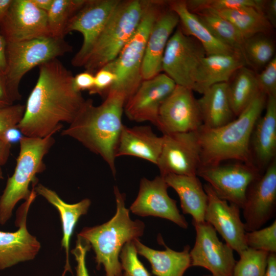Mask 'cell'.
<instances>
[{"label": "cell", "mask_w": 276, "mask_h": 276, "mask_svg": "<svg viewBox=\"0 0 276 276\" xmlns=\"http://www.w3.org/2000/svg\"><path fill=\"white\" fill-rule=\"evenodd\" d=\"M38 67L37 82L17 127L25 136L42 138L60 130L62 122L71 123L85 100L74 88L73 74L58 58Z\"/></svg>", "instance_id": "1"}, {"label": "cell", "mask_w": 276, "mask_h": 276, "mask_svg": "<svg viewBox=\"0 0 276 276\" xmlns=\"http://www.w3.org/2000/svg\"><path fill=\"white\" fill-rule=\"evenodd\" d=\"M126 99L121 93L109 90L103 102L95 106L85 100L78 113L61 132L91 152L100 155L113 175L116 173V153L123 124L122 118Z\"/></svg>", "instance_id": "2"}, {"label": "cell", "mask_w": 276, "mask_h": 276, "mask_svg": "<svg viewBox=\"0 0 276 276\" xmlns=\"http://www.w3.org/2000/svg\"><path fill=\"white\" fill-rule=\"evenodd\" d=\"M266 99L260 93L236 119L222 126L209 128L202 125L197 131L200 167L216 165L227 160L251 163V137Z\"/></svg>", "instance_id": "3"}, {"label": "cell", "mask_w": 276, "mask_h": 276, "mask_svg": "<svg viewBox=\"0 0 276 276\" xmlns=\"http://www.w3.org/2000/svg\"><path fill=\"white\" fill-rule=\"evenodd\" d=\"M116 201L115 215L107 222L93 227L83 228L78 236L87 241L95 254L97 267L103 266L105 276H120L119 256L127 242L143 236L145 224L140 220H132L125 206L126 196L114 187Z\"/></svg>", "instance_id": "4"}, {"label": "cell", "mask_w": 276, "mask_h": 276, "mask_svg": "<svg viewBox=\"0 0 276 276\" xmlns=\"http://www.w3.org/2000/svg\"><path fill=\"white\" fill-rule=\"evenodd\" d=\"M55 142L53 134L42 138L23 136L20 140L14 171L8 178L0 196L1 225L5 224L11 218L18 202L30 198L32 193L30 185L38 180L36 175L45 169L44 157Z\"/></svg>", "instance_id": "5"}, {"label": "cell", "mask_w": 276, "mask_h": 276, "mask_svg": "<svg viewBox=\"0 0 276 276\" xmlns=\"http://www.w3.org/2000/svg\"><path fill=\"white\" fill-rule=\"evenodd\" d=\"M166 6V1L144 0L137 28L117 58L108 63L116 77L109 90L122 94L126 101L143 80L141 68L148 37L155 21Z\"/></svg>", "instance_id": "6"}, {"label": "cell", "mask_w": 276, "mask_h": 276, "mask_svg": "<svg viewBox=\"0 0 276 276\" xmlns=\"http://www.w3.org/2000/svg\"><path fill=\"white\" fill-rule=\"evenodd\" d=\"M144 6V0L120 1L83 66L85 71L95 74L117 58L137 28Z\"/></svg>", "instance_id": "7"}, {"label": "cell", "mask_w": 276, "mask_h": 276, "mask_svg": "<svg viewBox=\"0 0 276 276\" xmlns=\"http://www.w3.org/2000/svg\"><path fill=\"white\" fill-rule=\"evenodd\" d=\"M72 51L73 47L64 38L50 36L7 43L6 68L4 77L13 101L21 98L19 84L26 73L35 66Z\"/></svg>", "instance_id": "8"}, {"label": "cell", "mask_w": 276, "mask_h": 276, "mask_svg": "<svg viewBox=\"0 0 276 276\" xmlns=\"http://www.w3.org/2000/svg\"><path fill=\"white\" fill-rule=\"evenodd\" d=\"M206 55L202 45L178 26L170 37L162 61V71L177 85L192 90L197 69Z\"/></svg>", "instance_id": "9"}, {"label": "cell", "mask_w": 276, "mask_h": 276, "mask_svg": "<svg viewBox=\"0 0 276 276\" xmlns=\"http://www.w3.org/2000/svg\"><path fill=\"white\" fill-rule=\"evenodd\" d=\"M261 174L252 163L200 167L197 176L205 180L221 198L242 209L249 185Z\"/></svg>", "instance_id": "10"}, {"label": "cell", "mask_w": 276, "mask_h": 276, "mask_svg": "<svg viewBox=\"0 0 276 276\" xmlns=\"http://www.w3.org/2000/svg\"><path fill=\"white\" fill-rule=\"evenodd\" d=\"M192 224L196 237L190 251L191 266L203 267L213 276H233L236 262L233 249L219 239L215 229L206 221L192 220Z\"/></svg>", "instance_id": "11"}, {"label": "cell", "mask_w": 276, "mask_h": 276, "mask_svg": "<svg viewBox=\"0 0 276 276\" xmlns=\"http://www.w3.org/2000/svg\"><path fill=\"white\" fill-rule=\"evenodd\" d=\"M120 0H86L66 27L65 35L73 31L80 33L83 42L71 60L76 67L83 66L98 37Z\"/></svg>", "instance_id": "12"}, {"label": "cell", "mask_w": 276, "mask_h": 276, "mask_svg": "<svg viewBox=\"0 0 276 276\" xmlns=\"http://www.w3.org/2000/svg\"><path fill=\"white\" fill-rule=\"evenodd\" d=\"M163 143L156 166L160 176H197L201 166L197 131L163 134Z\"/></svg>", "instance_id": "13"}, {"label": "cell", "mask_w": 276, "mask_h": 276, "mask_svg": "<svg viewBox=\"0 0 276 276\" xmlns=\"http://www.w3.org/2000/svg\"><path fill=\"white\" fill-rule=\"evenodd\" d=\"M243 210L246 232L261 228L276 212V160L247 188Z\"/></svg>", "instance_id": "14"}, {"label": "cell", "mask_w": 276, "mask_h": 276, "mask_svg": "<svg viewBox=\"0 0 276 276\" xmlns=\"http://www.w3.org/2000/svg\"><path fill=\"white\" fill-rule=\"evenodd\" d=\"M202 125L193 91L176 85L159 108L156 127L167 134L197 131Z\"/></svg>", "instance_id": "15"}, {"label": "cell", "mask_w": 276, "mask_h": 276, "mask_svg": "<svg viewBox=\"0 0 276 276\" xmlns=\"http://www.w3.org/2000/svg\"><path fill=\"white\" fill-rule=\"evenodd\" d=\"M169 187L164 177L160 175L152 180L142 178L137 196L130 206L129 211L141 217L164 218L187 229L188 223L180 213L176 201L168 195Z\"/></svg>", "instance_id": "16"}, {"label": "cell", "mask_w": 276, "mask_h": 276, "mask_svg": "<svg viewBox=\"0 0 276 276\" xmlns=\"http://www.w3.org/2000/svg\"><path fill=\"white\" fill-rule=\"evenodd\" d=\"M203 188L208 197L204 221L214 227L226 244L239 254L247 248L246 232L240 217L241 209L219 197L208 183H205Z\"/></svg>", "instance_id": "17"}, {"label": "cell", "mask_w": 276, "mask_h": 276, "mask_svg": "<svg viewBox=\"0 0 276 276\" xmlns=\"http://www.w3.org/2000/svg\"><path fill=\"white\" fill-rule=\"evenodd\" d=\"M37 195L32 188L30 198L17 210L16 232L0 231V270L34 259L40 249V242L27 227L28 211Z\"/></svg>", "instance_id": "18"}, {"label": "cell", "mask_w": 276, "mask_h": 276, "mask_svg": "<svg viewBox=\"0 0 276 276\" xmlns=\"http://www.w3.org/2000/svg\"><path fill=\"white\" fill-rule=\"evenodd\" d=\"M176 85L165 73L143 80L125 102L124 110L127 118L136 122H150L157 126L159 108Z\"/></svg>", "instance_id": "19"}, {"label": "cell", "mask_w": 276, "mask_h": 276, "mask_svg": "<svg viewBox=\"0 0 276 276\" xmlns=\"http://www.w3.org/2000/svg\"><path fill=\"white\" fill-rule=\"evenodd\" d=\"M0 34L7 43L49 36L47 13L37 8L32 0H13L0 23Z\"/></svg>", "instance_id": "20"}, {"label": "cell", "mask_w": 276, "mask_h": 276, "mask_svg": "<svg viewBox=\"0 0 276 276\" xmlns=\"http://www.w3.org/2000/svg\"><path fill=\"white\" fill-rule=\"evenodd\" d=\"M179 20L167 6L158 15L149 34L142 65L143 80L151 78L162 72V61L168 41Z\"/></svg>", "instance_id": "21"}, {"label": "cell", "mask_w": 276, "mask_h": 276, "mask_svg": "<svg viewBox=\"0 0 276 276\" xmlns=\"http://www.w3.org/2000/svg\"><path fill=\"white\" fill-rule=\"evenodd\" d=\"M246 66L240 52L206 55L196 72L192 90L203 94L211 86L227 83L235 72Z\"/></svg>", "instance_id": "22"}, {"label": "cell", "mask_w": 276, "mask_h": 276, "mask_svg": "<svg viewBox=\"0 0 276 276\" xmlns=\"http://www.w3.org/2000/svg\"><path fill=\"white\" fill-rule=\"evenodd\" d=\"M163 143V136H158L149 126L128 127L124 125L119 137L116 156H133L156 165Z\"/></svg>", "instance_id": "23"}, {"label": "cell", "mask_w": 276, "mask_h": 276, "mask_svg": "<svg viewBox=\"0 0 276 276\" xmlns=\"http://www.w3.org/2000/svg\"><path fill=\"white\" fill-rule=\"evenodd\" d=\"M157 239L158 243L165 246V250L153 249L136 239L134 242L137 254L149 261L152 272L156 276H183L186 271L191 266L190 246L187 244L182 251H177L167 246L161 236Z\"/></svg>", "instance_id": "24"}, {"label": "cell", "mask_w": 276, "mask_h": 276, "mask_svg": "<svg viewBox=\"0 0 276 276\" xmlns=\"http://www.w3.org/2000/svg\"><path fill=\"white\" fill-rule=\"evenodd\" d=\"M37 182L38 180L32 183V187L37 194L44 198L54 206L60 215L63 233L61 246L64 248L66 254V264L63 273L64 274L67 271H71L69 263L71 238L80 217L87 213L91 201L89 199L85 198L76 203H67L63 201L55 191Z\"/></svg>", "instance_id": "25"}, {"label": "cell", "mask_w": 276, "mask_h": 276, "mask_svg": "<svg viewBox=\"0 0 276 276\" xmlns=\"http://www.w3.org/2000/svg\"><path fill=\"white\" fill-rule=\"evenodd\" d=\"M265 112L257 120L250 145L260 166H268L276 154V96H267Z\"/></svg>", "instance_id": "26"}, {"label": "cell", "mask_w": 276, "mask_h": 276, "mask_svg": "<svg viewBox=\"0 0 276 276\" xmlns=\"http://www.w3.org/2000/svg\"><path fill=\"white\" fill-rule=\"evenodd\" d=\"M164 177L177 193L182 213L190 215L192 221H204L208 197L197 176L169 174Z\"/></svg>", "instance_id": "27"}, {"label": "cell", "mask_w": 276, "mask_h": 276, "mask_svg": "<svg viewBox=\"0 0 276 276\" xmlns=\"http://www.w3.org/2000/svg\"><path fill=\"white\" fill-rule=\"evenodd\" d=\"M167 5L178 16L183 32L196 39L204 48L206 55L239 52L215 38L197 15L189 11L186 1H167Z\"/></svg>", "instance_id": "28"}, {"label": "cell", "mask_w": 276, "mask_h": 276, "mask_svg": "<svg viewBox=\"0 0 276 276\" xmlns=\"http://www.w3.org/2000/svg\"><path fill=\"white\" fill-rule=\"evenodd\" d=\"M202 95L197 100L204 127L216 128L234 120L227 83L215 84Z\"/></svg>", "instance_id": "29"}, {"label": "cell", "mask_w": 276, "mask_h": 276, "mask_svg": "<svg viewBox=\"0 0 276 276\" xmlns=\"http://www.w3.org/2000/svg\"><path fill=\"white\" fill-rule=\"evenodd\" d=\"M228 95L235 116H238L261 93L256 73L247 66L237 70L227 82Z\"/></svg>", "instance_id": "30"}, {"label": "cell", "mask_w": 276, "mask_h": 276, "mask_svg": "<svg viewBox=\"0 0 276 276\" xmlns=\"http://www.w3.org/2000/svg\"><path fill=\"white\" fill-rule=\"evenodd\" d=\"M214 11L231 22L244 38L258 33L270 34L273 29L263 13L253 7Z\"/></svg>", "instance_id": "31"}, {"label": "cell", "mask_w": 276, "mask_h": 276, "mask_svg": "<svg viewBox=\"0 0 276 276\" xmlns=\"http://www.w3.org/2000/svg\"><path fill=\"white\" fill-rule=\"evenodd\" d=\"M195 14L215 38L242 54L244 38L231 22L212 10H203Z\"/></svg>", "instance_id": "32"}, {"label": "cell", "mask_w": 276, "mask_h": 276, "mask_svg": "<svg viewBox=\"0 0 276 276\" xmlns=\"http://www.w3.org/2000/svg\"><path fill=\"white\" fill-rule=\"evenodd\" d=\"M269 35L258 33L244 39L242 54L246 66L254 72L261 71L275 56L274 43Z\"/></svg>", "instance_id": "33"}, {"label": "cell", "mask_w": 276, "mask_h": 276, "mask_svg": "<svg viewBox=\"0 0 276 276\" xmlns=\"http://www.w3.org/2000/svg\"><path fill=\"white\" fill-rule=\"evenodd\" d=\"M86 0H54L47 12V24L51 36L64 38L70 19L81 8Z\"/></svg>", "instance_id": "34"}, {"label": "cell", "mask_w": 276, "mask_h": 276, "mask_svg": "<svg viewBox=\"0 0 276 276\" xmlns=\"http://www.w3.org/2000/svg\"><path fill=\"white\" fill-rule=\"evenodd\" d=\"M269 253L247 247L239 254L233 276H264Z\"/></svg>", "instance_id": "35"}, {"label": "cell", "mask_w": 276, "mask_h": 276, "mask_svg": "<svg viewBox=\"0 0 276 276\" xmlns=\"http://www.w3.org/2000/svg\"><path fill=\"white\" fill-rule=\"evenodd\" d=\"M265 2V0L186 1L188 9L194 13L205 9L219 11L245 7H253L262 12Z\"/></svg>", "instance_id": "36"}, {"label": "cell", "mask_w": 276, "mask_h": 276, "mask_svg": "<svg viewBox=\"0 0 276 276\" xmlns=\"http://www.w3.org/2000/svg\"><path fill=\"white\" fill-rule=\"evenodd\" d=\"M245 242L247 247L276 253V221L263 228L246 232Z\"/></svg>", "instance_id": "37"}, {"label": "cell", "mask_w": 276, "mask_h": 276, "mask_svg": "<svg viewBox=\"0 0 276 276\" xmlns=\"http://www.w3.org/2000/svg\"><path fill=\"white\" fill-rule=\"evenodd\" d=\"M119 259L121 268L120 276H151L137 257L134 240L123 246Z\"/></svg>", "instance_id": "38"}, {"label": "cell", "mask_w": 276, "mask_h": 276, "mask_svg": "<svg viewBox=\"0 0 276 276\" xmlns=\"http://www.w3.org/2000/svg\"><path fill=\"white\" fill-rule=\"evenodd\" d=\"M25 109V105L14 104L0 109V139L5 140L6 132L17 127L21 121Z\"/></svg>", "instance_id": "39"}, {"label": "cell", "mask_w": 276, "mask_h": 276, "mask_svg": "<svg viewBox=\"0 0 276 276\" xmlns=\"http://www.w3.org/2000/svg\"><path fill=\"white\" fill-rule=\"evenodd\" d=\"M256 79L260 91L266 96H276V56L258 73Z\"/></svg>", "instance_id": "40"}, {"label": "cell", "mask_w": 276, "mask_h": 276, "mask_svg": "<svg viewBox=\"0 0 276 276\" xmlns=\"http://www.w3.org/2000/svg\"><path fill=\"white\" fill-rule=\"evenodd\" d=\"M116 79V75L109 65H106L94 74V85L89 93L106 96Z\"/></svg>", "instance_id": "41"}, {"label": "cell", "mask_w": 276, "mask_h": 276, "mask_svg": "<svg viewBox=\"0 0 276 276\" xmlns=\"http://www.w3.org/2000/svg\"><path fill=\"white\" fill-rule=\"evenodd\" d=\"M91 248L90 244L87 241L77 236L76 246L71 250L77 262L76 276H89L85 259L87 252Z\"/></svg>", "instance_id": "42"}, {"label": "cell", "mask_w": 276, "mask_h": 276, "mask_svg": "<svg viewBox=\"0 0 276 276\" xmlns=\"http://www.w3.org/2000/svg\"><path fill=\"white\" fill-rule=\"evenodd\" d=\"M94 85V74L85 71L79 73L73 78V85L78 91L87 90L89 91Z\"/></svg>", "instance_id": "43"}, {"label": "cell", "mask_w": 276, "mask_h": 276, "mask_svg": "<svg viewBox=\"0 0 276 276\" xmlns=\"http://www.w3.org/2000/svg\"><path fill=\"white\" fill-rule=\"evenodd\" d=\"M263 14L273 28L276 27V0H266Z\"/></svg>", "instance_id": "44"}, {"label": "cell", "mask_w": 276, "mask_h": 276, "mask_svg": "<svg viewBox=\"0 0 276 276\" xmlns=\"http://www.w3.org/2000/svg\"><path fill=\"white\" fill-rule=\"evenodd\" d=\"M7 88L4 77L0 74V109L14 104Z\"/></svg>", "instance_id": "45"}, {"label": "cell", "mask_w": 276, "mask_h": 276, "mask_svg": "<svg viewBox=\"0 0 276 276\" xmlns=\"http://www.w3.org/2000/svg\"><path fill=\"white\" fill-rule=\"evenodd\" d=\"M11 144L0 139V166L5 165L10 156Z\"/></svg>", "instance_id": "46"}, {"label": "cell", "mask_w": 276, "mask_h": 276, "mask_svg": "<svg viewBox=\"0 0 276 276\" xmlns=\"http://www.w3.org/2000/svg\"><path fill=\"white\" fill-rule=\"evenodd\" d=\"M7 41L0 34V74L4 75L6 68Z\"/></svg>", "instance_id": "47"}, {"label": "cell", "mask_w": 276, "mask_h": 276, "mask_svg": "<svg viewBox=\"0 0 276 276\" xmlns=\"http://www.w3.org/2000/svg\"><path fill=\"white\" fill-rule=\"evenodd\" d=\"M264 276H276V253H269Z\"/></svg>", "instance_id": "48"}, {"label": "cell", "mask_w": 276, "mask_h": 276, "mask_svg": "<svg viewBox=\"0 0 276 276\" xmlns=\"http://www.w3.org/2000/svg\"><path fill=\"white\" fill-rule=\"evenodd\" d=\"M23 136L19 129L17 127H15L9 129L6 132L5 140L12 144V143L19 142Z\"/></svg>", "instance_id": "49"}, {"label": "cell", "mask_w": 276, "mask_h": 276, "mask_svg": "<svg viewBox=\"0 0 276 276\" xmlns=\"http://www.w3.org/2000/svg\"><path fill=\"white\" fill-rule=\"evenodd\" d=\"M13 0H0V23L6 16Z\"/></svg>", "instance_id": "50"}, {"label": "cell", "mask_w": 276, "mask_h": 276, "mask_svg": "<svg viewBox=\"0 0 276 276\" xmlns=\"http://www.w3.org/2000/svg\"><path fill=\"white\" fill-rule=\"evenodd\" d=\"M54 0H32L34 5L40 10L46 12L49 11Z\"/></svg>", "instance_id": "51"}, {"label": "cell", "mask_w": 276, "mask_h": 276, "mask_svg": "<svg viewBox=\"0 0 276 276\" xmlns=\"http://www.w3.org/2000/svg\"><path fill=\"white\" fill-rule=\"evenodd\" d=\"M3 178H4L3 172L2 169V166H0V179H2Z\"/></svg>", "instance_id": "52"}, {"label": "cell", "mask_w": 276, "mask_h": 276, "mask_svg": "<svg viewBox=\"0 0 276 276\" xmlns=\"http://www.w3.org/2000/svg\"><path fill=\"white\" fill-rule=\"evenodd\" d=\"M202 276H213V275L212 274H206V275H203Z\"/></svg>", "instance_id": "53"}]
</instances>
